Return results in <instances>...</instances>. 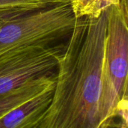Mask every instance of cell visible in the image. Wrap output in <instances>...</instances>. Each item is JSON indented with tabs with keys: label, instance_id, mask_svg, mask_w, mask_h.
Instances as JSON below:
<instances>
[{
	"label": "cell",
	"instance_id": "obj_11",
	"mask_svg": "<svg viewBox=\"0 0 128 128\" xmlns=\"http://www.w3.org/2000/svg\"><path fill=\"white\" fill-rule=\"evenodd\" d=\"M59 1H62L64 2H70V0H59Z\"/></svg>",
	"mask_w": 128,
	"mask_h": 128
},
{
	"label": "cell",
	"instance_id": "obj_7",
	"mask_svg": "<svg viewBox=\"0 0 128 128\" xmlns=\"http://www.w3.org/2000/svg\"><path fill=\"white\" fill-rule=\"evenodd\" d=\"M68 3L59 0H0V19L6 20L49 6Z\"/></svg>",
	"mask_w": 128,
	"mask_h": 128
},
{
	"label": "cell",
	"instance_id": "obj_2",
	"mask_svg": "<svg viewBox=\"0 0 128 128\" xmlns=\"http://www.w3.org/2000/svg\"><path fill=\"white\" fill-rule=\"evenodd\" d=\"M76 19L68 2L4 20L0 27V58L25 49L66 40Z\"/></svg>",
	"mask_w": 128,
	"mask_h": 128
},
{
	"label": "cell",
	"instance_id": "obj_3",
	"mask_svg": "<svg viewBox=\"0 0 128 128\" xmlns=\"http://www.w3.org/2000/svg\"><path fill=\"white\" fill-rule=\"evenodd\" d=\"M67 40L52 45L25 49L1 57L0 97L32 81L56 76Z\"/></svg>",
	"mask_w": 128,
	"mask_h": 128
},
{
	"label": "cell",
	"instance_id": "obj_5",
	"mask_svg": "<svg viewBox=\"0 0 128 128\" xmlns=\"http://www.w3.org/2000/svg\"><path fill=\"white\" fill-rule=\"evenodd\" d=\"M55 86L0 118V128H37L50 104Z\"/></svg>",
	"mask_w": 128,
	"mask_h": 128
},
{
	"label": "cell",
	"instance_id": "obj_9",
	"mask_svg": "<svg viewBox=\"0 0 128 128\" xmlns=\"http://www.w3.org/2000/svg\"><path fill=\"white\" fill-rule=\"evenodd\" d=\"M112 128H128V116L119 117Z\"/></svg>",
	"mask_w": 128,
	"mask_h": 128
},
{
	"label": "cell",
	"instance_id": "obj_6",
	"mask_svg": "<svg viewBox=\"0 0 128 128\" xmlns=\"http://www.w3.org/2000/svg\"><path fill=\"white\" fill-rule=\"evenodd\" d=\"M56 76L32 81L0 97V118L55 86Z\"/></svg>",
	"mask_w": 128,
	"mask_h": 128
},
{
	"label": "cell",
	"instance_id": "obj_8",
	"mask_svg": "<svg viewBox=\"0 0 128 128\" xmlns=\"http://www.w3.org/2000/svg\"><path fill=\"white\" fill-rule=\"evenodd\" d=\"M121 0H70L72 10L76 18L97 17Z\"/></svg>",
	"mask_w": 128,
	"mask_h": 128
},
{
	"label": "cell",
	"instance_id": "obj_10",
	"mask_svg": "<svg viewBox=\"0 0 128 128\" xmlns=\"http://www.w3.org/2000/svg\"><path fill=\"white\" fill-rule=\"evenodd\" d=\"M7 20V19H6ZM4 20H2V19H0V27H1V26H2V24L3 23V22H4Z\"/></svg>",
	"mask_w": 128,
	"mask_h": 128
},
{
	"label": "cell",
	"instance_id": "obj_4",
	"mask_svg": "<svg viewBox=\"0 0 128 128\" xmlns=\"http://www.w3.org/2000/svg\"><path fill=\"white\" fill-rule=\"evenodd\" d=\"M104 70L121 104L128 108V0L107 9Z\"/></svg>",
	"mask_w": 128,
	"mask_h": 128
},
{
	"label": "cell",
	"instance_id": "obj_1",
	"mask_svg": "<svg viewBox=\"0 0 128 128\" xmlns=\"http://www.w3.org/2000/svg\"><path fill=\"white\" fill-rule=\"evenodd\" d=\"M107 10L76 19L50 104L37 128H112L128 115L104 70Z\"/></svg>",
	"mask_w": 128,
	"mask_h": 128
}]
</instances>
